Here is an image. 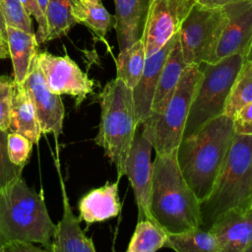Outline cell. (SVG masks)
<instances>
[{
    "label": "cell",
    "instance_id": "603a6c76",
    "mask_svg": "<svg viewBox=\"0 0 252 252\" xmlns=\"http://www.w3.org/2000/svg\"><path fill=\"white\" fill-rule=\"evenodd\" d=\"M73 16L77 24L86 26L101 39L104 38L113 26L112 16L101 2L75 0L73 4Z\"/></svg>",
    "mask_w": 252,
    "mask_h": 252
},
{
    "label": "cell",
    "instance_id": "ac0fdd59",
    "mask_svg": "<svg viewBox=\"0 0 252 252\" xmlns=\"http://www.w3.org/2000/svg\"><path fill=\"white\" fill-rule=\"evenodd\" d=\"M118 183H105L84 195L79 202L80 219L88 224L102 222L117 217L121 210Z\"/></svg>",
    "mask_w": 252,
    "mask_h": 252
},
{
    "label": "cell",
    "instance_id": "ffe728a7",
    "mask_svg": "<svg viewBox=\"0 0 252 252\" xmlns=\"http://www.w3.org/2000/svg\"><path fill=\"white\" fill-rule=\"evenodd\" d=\"M7 46L13 65V79L16 83H23L39 51L36 35L7 26Z\"/></svg>",
    "mask_w": 252,
    "mask_h": 252
},
{
    "label": "cell",
    "instance_id": "52a82bcc",
    "mask_svg": "<svg viewBox=\"0 0 252 252\" xmlns=\"http://www.w3.org/2000/svg\"><path fill=\"white\" fill-rule=\"evenodd\" d=\"M243 61L241 54H233L216 63L200 65L203 74L190 106L183 137L194 134L223 114L229 90Z\"/></svg>",
    "mask_w": 252,
    "mask_h": 252
},
{
    "label": "cell",
    "instance_id": "d6a6232c",
    "mask_svg": "<svg viewBox=\"0 0 252 252\" xmlns=\"http://www.w3.org/2000/svg\"><path fill=\"white\" fill-rule=\"evenodd\" d=\"M44 248L35 246L32 242L12 240L0 245V252H43Z\"/></svg>",
    "mask_w": 252,
    "mask_h": 252
},
{
    "label": "cell",
    "instance_id": "277c9868",
    "mask_svg": "<svg viewBox=\"0 0 252 252\" xmlns=\"http://www.w3.org/2000/svg\"><path fill=\"white\" fill-rule=\"evenodd\" d=\"M54 228L42 194L30 188L23 177L0 190V245L23 240L50 251Z\"/></svg>",
    "mask_w": 252,
    "mask_h": 252
},
{
    "label": "cell",
    "instance_id": "ba28073f",
    "mask_svg": "<svg viewBox=\"0 0 252 252\" xmlns=\"http://www.w3.org/2000/svg\"><path fill=\"white\" fill-rule=\"evenodd\" d=\"M222 6L209 7L197 2L178 32L182 56L186 65L208 63L225 24Z\"/></svg>",
    "mask_w": 252,
    "mask_h": 252
},
{
    "label": "cell",
    "instance_id": "8d00e7d4",
    "mask_svg": "<svg viewBox=\"0 0 252 252\" xmlns=\"http://www.w3.org/2000/svg\"><path fill=\"white\" fill-rule=\"evenodd\" d=\"M38 4H39V7L41 9V11L43 12V14L45 15V11H46V7H47V3H48V0H37Z\"/></svg>",
    "mask_w": 252,
    "mask_h": 252
},
{
    "label": "cell",
    "instance_id": "9c48e42d",
    "mask_svg": "<svg viewBox=\"0 0 252 252\" xmlns=\"http://www.w3.org/2000/svg\"><path fill=\"white\" fill-rule=\"evenodd\" d=\"M198 0H149L142 40L146 57L158 52L180 30Z\"/></svg>",
    "mask_w": 252,
    "mask_h": 252
},
{
    "label": "cell",
    "instance_id": "cb8c5ba5",
    "mask_svg": "<svg viewBox=\"0 0 252 252\" xmlns=\"http://www.w3.org/2000/svg\"><path fill=\"white\" fill-rule=\"evenodd\" d=\"M146 60L145 47L142 39L119 51L116 59V78L122 80L130 89L139 82Z\"/></svg>",
    "mask_w": 252,
    "mask_h": 252
},
{
    "label": "cell",
    "instance_id": "f1b7e54d",
    "mask_svg": "<svg viewBox=\"0 0 252 252\" xmlns=\"http://www.w3.org/2000/svg\"><path fill=\"white\" fill-rule=\"evenodd\" d=\"M8 131L0 129V190L22 177L24 166L14 164L8 156L7 151Z\"/></svg>",
    "mask_w": 252,
    "mask_h": 252
},
{
    "label": "cell",
    "instance_id": "7402d4cb",
    "mask_svg": "<svg viewBox=\"0 0 252 252\" xmlns=\"http://www.w3.org/2000/svg\"><path fill=\"white\" fill-rule=\"evenodd\" d=\"M164 247L177 252H220L213 233L201 226L175 233L167 232Z\"/></svg>",
    "mask_w": 252,
    "mask_h": 252
},
{
    "label": "cell",
    "instance_id": "6da1fadb",
    "mask_svg": "<svg viewBox=\"0 0 252 252\" xmlns=\"http://www.w3.org/2000/svg\"><path fill=\"white\" fill-rule=\"evenodd\" d=\"M151 213L166 232L201 226L200 201L185 180L177 160V149L156 153L153 161Z\"/></svg>",
    "mask_w": 252,
    "mask_h": 252
},
{
    "label": "cell",
    "instance_id": "4fadbf2b",
    "mask_svg": "<svg viewBox=\"0 0 252 252\" xmlns=\"http://www.w3.org/2000/svg\"><path fill=\"white\" fill-rule=\"evenodd\" d=\"M23 85L34 106L42 134L53 133L57 139L62 132L64 104L60 94L51 92L47 87L37 63V56Z\"/></svg>",
    "mask_w": 252,
    "mask_h": 252
},
{
    "label": "cell",
    "instance_id": "7a4b0ae2",
    "mask_svg": "<svg viewBox=\"0 0 252 252\" xmlns=\"http://www.w3.org/2000/svg\"><path fill=\"white\" fill-rule=\"evenodd\" d=\"M234 135L232 119L221 114L182 138L177 148L178 164L200 203L210 194Z\"/></svg>",
    "mask_w": 252,
    "mask_h": 252
},
{
    "label": "cell",
    "instance_id": "f35d334b",
    "mask_svg": "<svg viewBox=\"0 0 252 252\" xmlns=\"http://www.w3.org/2000/svg\"><path fill=\"white\" fill-rule=\"evenodd\" d=\"M0 44H4V45H7V43L0 37Z\"/></svg>",
    "mask_w": 252,
    "mask_h": 252
},
{
    "label": "cell",
    "instance_id": "83f0119b",
    "mask_svg": "<svg viewBox=\"0 0 252 252\" xmlns=\"http://www.w3.org/2000/svg\"><path fill=\"white\" fill-rule=\"evenodd\" d=\"M0 9L7 26L34 33L31 16L27 13L20 0H0Z\"/></svg>",
    "mask_w": 252,
    "mask_h": 252
},
{
    "label": "cell",
    "instance_id": "60d3db41",
    "mask_svg": "<svg viewBox=\"0 0 252 252\" xmlns=\"http://www.w3.org/2000/svg\"><path fill=\"white\" fill-rule=\"evenodd\" d=\"M247 252H252V244H251V246L248 248V250H247Z\"/></svg>",
    "mask_w": 252,
    "mask_h": 252
},
{
    "label": "cell",
    "instance_id": "1f68e13d",
    "mask_svg": "<svg viewBox=\"0 0 252 252\" xmlns=\"http://www.w3.org/2000/svg\"><path fill=\"white\" fill-rule=\"evenodd\" d=\"M234 133L252 136V101L242 106L232 117Z\"/></svg>",
    "mask_w": 252,
    "mask_h": 252
},
{
    "label": "cell",
    "instance_id": "7c38bea8",
    "mask_svg": "<svg viewBox=\"0 0 252 252\" xmlns=\"http://www.w3.org/2000/svg\"><path fill=\"white\" fill-rule=\"evenodd\" d=\"M152 151L151 141L139 126L125 167V175L130 181L135 196L138 220L146 219L155 220L150 208L153 174Z\"/></svg>",
    "mask_w": 252,
    "mask_h": 252
},
{
    "label": "cell",
    "instance_id": "3957f363",
    "mask_svg": "<svg viewBox=\"0 0 252 252\" xmlns=\"http://www.w3.org/2000/svg\"><path fill=\"white\" fill-rule=\"evenodd\" d=\"M100 122L94 143L115 166L117 179L125 175L126 161L140 126L135 109L133 90L122 80L107 82L98 94Z\"/></svg>",
    "mask_w": 252,
    "mask_h": 252
},
{
    "label": "cell",
    "instance_id": "f546056e",
    "mask_svg": "<svg viewBox=\"0 0 252 252\" xmlns=\"http://www.w3.org/2000/svg\"><path fill=\"white\" fill-rule=\"evenodd\" d=\"M32 144L25 136L8 132L7 134V151L10 160L20 166H25L30 158Z\"/></svg>",
    "mask_w": 252,
    "mask_h": 252
},
{
    "label": "cell",
    "instance_id": "b9f144b4",
    "mask_svg": "<svg viewBox=\"0 0 252 252\" xmlns=\"http://www.w3.org/2000/svg\"><path fill=\"white\" fill-rule=\"evenodd\" d=\"M250 208H251V210H252V201H251V204H250Z\"/></svg>",
    "mask_w": 252,
    "mask_h": 252
},
{
    "label": "cell",
    "instance_id": "d4e9b609",
    "mask_svg": "<svg viewBox=\"0 0 252 252\" xmlns=\"http://www.w3.org/2000/svg\"><path fill=\"white\" fill-rule=\"evenodd\" d=\"M75 0H48L46 18V36L44 42L66 35L77 22L73 16Z\"/></svg>",
    "mask_w": 252,
    "mask_h": 252
},
{
    "label": "cell",
    "instance_id": "30bf717a",
    "mask_svg": "<svg viewBox=\"0 0 252 252\" xmlns=\"http://www.w3.org/2000/svg\"><path fill=\"white\" fill-rule=\"evenodd\" d=\"M37 63L49 90L57 94L73 96L76 107L93 93L94 82L68 55L38 51Z\"/></svg>",
    "mask_w": 252,
    "mask_h": 252
},
{
    "label": "cell",
    "instance_id": "9a60e30c",
    "mask_svg": "<svg viewBox=\"0 0 252 252\" xmlns=\"http://www.w3.org/2000/svg\"><path fill=\"white\" fill-rule=\"evenodd\" d=\"M56 158L55 166L59 176V183L62 193L63 216L61 220L55 225L51 252H94L95 247L91 237H88L81 228V219L76 217L69 203L65 183Z\"/></svg>",
    "mask_w": 252,
    "mask_h": 252
},
{
    "label": "cell",
    "instance_id": "5b68a950",
    "mask_svg": "<svg viewBox=\"0 0 252 252\" xmlns=\"http://www.w3.org/2000/svg\"><path fill=\"white\" fill-rule=\"evenodd\" d=\"M252 136L234 135L210 194L200 203L201 227L208 229L226 212L250 207Z\"/></svg>",
    "mask_w": 252,
    "mask_h": 252
},
{
    "label": "cell",
    "instance_id": "4316f807",
    "mask_svg": "<svg viewBox=\"0 0 252 252\" xmlns=\"http://www.w3.org/2000/svg\"><path fill=\"white\" fill-rule=\"evenodd\" d=\"M252 101V61L244 59L229 90L223 114L232 119L245 104Z\"/></svg>",
    "mask_w": 252,
    "mask_h": 252
},
{
    "label": "cell",
    "instance_id": "4dcf8cb0",
    "mask_svg": "<svg viewBox=\"0 0 252 252\" xmlns=\"http://www.w3.org/2000/svg\"><path fill=\"white\" fill-rule=\"evenodd\" d=\"M15 81L9 76H0V129L8 131Z\"/></svg>",
    "mask_w": 252,
    "mask_h": 252
},
{
    "label": "cell",
    "instance_id": "44dd1931",
    "mask_svg": "<svg viewBox=\"0 0 252 252\" xmlns=\"http://www.w3.org/2000/svg\"><path fill=\"white\" fill-rule=\"evenodd\" d=\"M186 66L187 65L182 56L177 32L158 82L152 103L151 114H159L163 111L169 99L171 98L180 80L182 72Z\"/></svg>",
    "mask_w": 252,
    "mask_h": 252
},
{
    "label": "cell",
    "instance_id": "484cf974",
    "mask_svg": "<svg viewBox=\"0 0 252 252\" xmlns=\"http://www.w3.org/2000/svg\"><path fill=\"white\" fill-rule=\"evenodd\" d=\"M167 232L153 220H138L127 252H156L164 247Z\"/></svg>",
    "mask_w": 252,
    "mask_h": 252
},
{
    "label": "cell",
    "instance_id": "8992f818",
    "mask_svg": "<svg viewBox=\"0 0 252 252\" xmlns=\"http://www.w3.org/2000/svg\"><path fill=\"white\" fill-rule=\"evenodd\" d=\"M202 74L200 65H187L163 111L151 114L140 125L156 153L166 154L178 148Z\"/></svg>",
    "mask_w": 252,
    "mask_h": 252
},
{
    "label": "cell",
    "instance_id": "e575fe53",
    "mask_svg": "<svg viewBox=\"0 0 252 252\" xmlns=\"http://www.w3.org/2000/svg\"><path fill=\"white\" fill-rule=\"evenodd\" d=\"M0 37L7 43V25L1 9H0Z\"/></svg>",
    "mask_w": 252,
    "mask_h": 252
},
{
    "label": "cell",
    "instance_id": "74e56055",
    "mask_svg": "<svg viewBox=\"0 0 252 252\" xmlns=\"http://www.w3.org/2000/svg\"><path fill=\"white\" fill-rule=\"evenodd\" d=\"M244 59H248V60L252 61V40H251V42L249 44V47H248V50L246 52V55H245Z\"/></svg>",
    "mask_w": 252,
    "mask_h": 252
},
{
    "label": "cell",
    "instance_id": "5bb4252c",
    "mask_svg": "<svg viewBox=\"0 0 252 252\" xmlns=\"http://www.w3.org/2000/svg\"><path fill=\"white\" fill-rule=\"evenodd\" d=\"M220 252H247L252 244V210L239 208L226 212L208 228Z\"/></svg>",
    "mask_w": 252,
    "mask_h": 252
},
{
    "label": "cell",
    "instance_id": "836d02e7",
    "mask_svg": "<svg viewBox=\"0 0 252 252\" xmlns=\"http://www.w3.org/2000/svg\"><path fill=\"white\" fill-rule=\"evenodd\" d=\"M231 1H235V0H198L200 4L204 6H209V7H220Z\"/></svg>",
    "mask_w": 252,
    "mask_h": 252
},
{
    "label": "cell",
    "instance_id": "d6986e66",
    "mask_svg": "<svg viewBox=\"0 0 252 252\" xmlns=\"http://www.w3.org/2000/svg\"><path fill=\"white\" fill-rule=\"evenodd\" d=\"M9 130L28 138L31 143L37 144L42 134L34 106L23 85H14L10 111Z\"/></svg>",
    "mask_w": 252,
    "mask_h": 252
},
{
    "label": "cell",
    "instance_id": "ab89813d",
    "mask_svg": "<svg viewBox=\"0 0 252 252\" xmlns=\"http://www.w3.org/2000/svg\"><path fill=\"white\" fill-rule=\"evenodd\" d=\"M86 1H91V2H101V0H86Z\"/></svg>",
    "mask_w": 252,
    "mask_h": 252
},
{
    "label": "cell",
    "instance_id": "8fae6325",
    "mask_svg": "<svg viewBox=\"0 0 252 252\" xmlns=\"http://www.w3.org/2000/svg\"><path fill=\"white\" fill-rule=\"evenodd\" d=\"M222 8L225 24L208 63H216L233 54L245 57L252 40V0L231 1Z\"/></svg>",
    "mask_w": 252,
    "mask_h": 252
},
{
    "label": "cell",
    "instance_id": "e0dca14e",
    "mask_svg": "<svg viewBox=\"0 0 252 252\" xmlns=\"http://www.w3.org/2000/svg\"><path fill=\"white\" fill-rule=\"evenodd\" d=\"M115 16L113 27L119 50L142 39L149 9V0H113Z\"/></svg>",
    "mask_w": 252,
    "mask_h": 252
},
{
    "label": "cell",
    "instance_id": "2e32d148",
    "mask_svg": "<svg viewBox=\"0 0 252 252\" xmlns=\"http://www.w3.org/2000/svg\"><path fill=\"white\" fill-rule=\"evenodd\" d=\"M175 36L176 34L158 52L146 57L142 76L133 89L136 115L140 125L144 123L151 115L152 103L158 82L165 60L173 45Z\"/></svg>",
    "mask_w": 252,
    "mask_h": 252
},
{
    "label": "cell",
    "instance_id": "d590c367",
    "mask_svg": "<svg viewBox=\"0 0 252 252\" xmlns=\"http://www.w3.org/2000/svg\"><path fill=\"white\" fill-rule=\"evenodd\" d=\"M7 57H10L8 46L4 44H0V59H5Z\"/></svg>",
    "mask_w": 252,
    "mask_h": 252
}]
</instances>
